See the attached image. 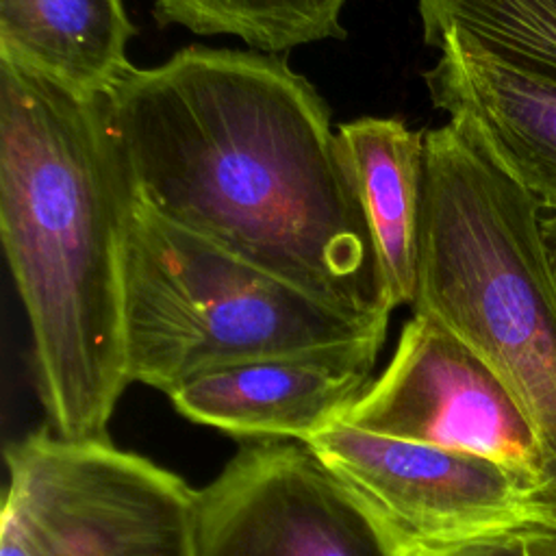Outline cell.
Instances as JSON below:
<instances>
[{
  "label": "cell",
  "instance_id": "1",
  "mask_svg": "<svg viewBox=\"0 0 556 556\" xmlns=\"http://www.w3.org/2000/svg\"><path fill=\"white\" fill-rule=\"evenodd\" d=\"M102 106L143 206L332 308L389 324L330 109L282 56L187 46L132 67Z\"/></svg>",
  "mask_w": 556,
  "mask_h": 556
},
{
  "label": "cell",
  "instance_id": "2",
  "mask_svg": "<svg viewBox=\"0 0 556 556\" xmlns=\"http://www.w3.org/2000/svg\"><path fill=\"white\" fill-rule=\"evenodd\" d=\"M137 195L102 98L0 59V239L50 430L106 441L126 374V241Z\"/></svg>",
  "mask_w": 556,
  "mask_h": 556
},
{
  "label": "cell",
  "instance_id": "3",
  "mask_svg": "<svg viewBox=\"0 0 556 556\" xmlns=\"http://www.w3.org/2000/svg\"><path fill=\"white\" fill-rule=\"evenodd\" d=\"M543 213L458 122L426 132L413 313L506 384L541 439L556 500V274Z\"/></svg>",
  "mask_w": 556,
  "mask_h": 556
},
{
  "label": "cell",
  "instance_id": "4",
  "mask_svg": "<svg viewBox=\"0 0 556 556\" xmlns=\"http://www.w3.org/2000/svg\"><path fill=\"white\" fill-rule=\"evenodd\" d=\"M124 315L128 382L167 395L252 361L380 350L389 326L315 300L139 200L126 241Z\"/></svg>",
  "mask_w": 556,
  "mask_h": 556
},
{
  "label": "cell",
  "instance_id": "5",
  "mask_svg": "<svg viewBox=\"0 0 556 556\" xmlns=\"http://www.w3.org/2000/svg\"><path fill=\"white\" fill-rule=\"evenodd\" d=\"M306 445L374 528L389 556H469L556 532V500L495 460L337 421Z\"/></svg>",
  "mask_w": 556,
  "mask_h": 556
},
{
  "label": "cell",
  "instance_id": "6",
  "mask_svg": "<svg viewBox=\"0 0 556 556\" xmlns=\"http://www.w3.org/2000/svg\"><path fill=\"white\" fill-rule=\"evenodd\" d=\"M4 456L0 556H193L198 491L152 460L52 430Z\"/></svg>",
  "mask_w": 556,
  "mask_h": 556
},
{
  "label": "cell",
  "instance_id": "7",
  "mask_svg": "<svg viewBox=\"0 0 556 556\" xmlns=\"http://www.w3.org/2000/svg\"><path fill=\"white\" fill-rule=\"evenodd\" d=\"M341 421L380 437L482 456L552 491L545 450L513 393L463 341L426 315H410L384 371Z\"/></svg>",
  "mask_w": 556,
  "mask_h": 556
},
{
  "label": "cell",
  "instance_id": "8",
  "mask_svg": "<svg viewBox=\"0 0 556 556\" xmlns=\"http://www.w3.org/2000/svg\"><path fill=\"white\" fill-rule=\"evenodd\" d=\"M193 556H389L306 445L241 447L195 493Z\"/></svg>",
  "mask_w": 556,
  "mask_h": 556
},
{
  "label": "cell",
  "instance_id": "9",
  "mask_svg": "<svg viewBox=\"0 0 556 556\" xmlns=\"http://www.w3.org/2000/svg\"><path fill=\"white\" fill-rule=\"evenodd\" d=\"M380 350L280 356L202 374L169 393L195 424L256 441L306 443L341 421L371 384Z\"/></svg>",
  "mask_w": 556,
  "mask_h": 556
},
{
  "label": "cell",
  "instance_id": "10",
  "mask_svg": "<svg viewBox=\"0 0 556 556\" xmlns=\"http://www.w3.org/2000/svg\"><path fill=\"white\" fill-rule=\"evenodd\" d=\"M424 72L430 100L458 122L545 213H556V83L443 37Z\"/></svg>",
  "mask_w": 556,
  "mask_h": 556
},
{
  "label": "cell",
  "instance_id": "11",
  "mask_svg": "<svg viewBox=\"0 0 556 556\" xmlns=\"http://www.w3.org/2000/svg\"><path fill=\"white\" fill-rule=\"evenodd\" d=\"M122 0H0V59L83 98H104L135 65Z\"/></svg>",
  "mask_w": 556,
  "mask_h": 556
},
{
  "label": "cell",
  "instance_id": "12",
  "mask_svg": "<svg viewBox=\"0 0 556 556\" xmlns=\"http://www.w3.org/2000/svg\"><path fill=\"white\" fill-rule=\"evenodd\" d=\"M380 261L389 308L413 304L424 195L426 135L397 117H358L337 128Z\"/></svg>",
  "mask_w": 556,
  "mask_h": 556
},
{
  "label": "cell",
  "instance_id": "13",
  "mask_svg": "<svg viewBox=\"0 0 556 556\" xmlns=\"http://www.w3.org/2000/svg\"><path fill=\"white\" fill-rule=\"evenodd\" d=\"M424 41L463 39L556 83V0H417Z\"/></svg>",
  "mask_w": 556,
  "mask_h": 556
},
{
  "label": "cell",
  "instance_id": "14",
  "mask_svg": "<svg viewBox=\"0 0 556 556\" xmlns=\"http://www.w3.org/2000/svg\"><path fill=\"white\" fill-rule=\"evenodd\" d=\"M348 0H154L161 26L195 35H232L258 52L280 54L324 39H345Z\"/></svg>",
  "mask_w": 556,
  "mask_h": 556
},
{
  "label": "cell",
  "instance_id": "15",
  "mask_svg": "<svg viewBox=\"0 0 556 556\" xmlns=\"http://www.w3.org/2000/svg\"><path fill=\"white\" fill-rule=\"evenodd\" d=\"M469 556H556V532L513 539L506 543L484 547Z\"/></svg>",
  "mask_w": 556,
  "mask_h": 556
},
{
  "label": "cell",
  "instance_id": "16",
  "mask_svg": "<svg viewBox=\"0 0 556 556\" xmlns=\"http://www.w3.org/2000/svg\"><path fill=\"white\" fill-rule=\"evenodd\" d=\"M543 235H545L552 267H554V274H556V213H549V215L543 217Z\"/></svg>",
  "mask_w": 556,
  "mask_h": 556
}]
</instances>
